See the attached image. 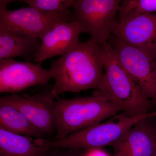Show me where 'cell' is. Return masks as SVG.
Listing matches in <instances>:
<instances>
[{
    "label": "cell",
    "mask_w": 156,
    "mask_h": 156,
    "mask_svg": "<svg viewBox=\"0 0 156 156\" xmlns=\"http://www.w3.org/2000/svg\"><path fill=\"white\" fill-rule=\"evenodd\" d=\"M82 156H109L101 149L83 150Z\"/></svg>",
    "instance_id": "obj_19"
},
{
    "label": "cell",
    "mask_w": 156,
    "mask_h": 156,
    "mask_svg": "<svg viewBox=\"0 0 156 156\" xmlns=\"http://www.w3.org/2000/svg\"><path fill=\"white\" fill-rule=\"evenodd\" d=\"M112 35L156 58V13H130L119 23Z\"/></svg>",
    "instance_id": "obj_10"
},
{
    "label": "cell",
    "mask_w": 156,
    "mask_h": 156,
    "mask_svg": "<svg viewBox=\"0 0 156 156\" xmlns=\"http://www.w3.org/2000/svg\"><path fill=\"white\" fill-rule=\"evenodd\" d=\"M126 73L145 96L156 103V58L112 35L108 41Z\"/></svg>",
    "instance_id": "obj_7"
},
{
    "label": "cell",
    "mask_w": 156,
    "mask_h": 156,
    "mask_svg": "<svg viewBox=\"0 0 156 156\" xmlns=\"http://www.w3.org/2000/svg\"><path fill=\"white\" fill-rule=\"evenodd\" d=\"M112 156H153L156 135L148 119L136 123L112 144Z\"/></svg>",
    "instance_id": "obj_12"
},
{
    "label": "cell",
    "mask_w": 156,
    "mask_h": 156,
    "mask_svg": "<svg viewBox=\"0 0 156 156\" xmlns=\"http://www.w3.org/2000/svg\"><path fill=\"white\" fill-rule=\"evenodd\" d=\"M54 103L56 115L55 140L99 124L122 111L96 90L90 96L59 99L55 100Z\"/></svg>",
    "instance_id": "obj_3"
},
{
    "label": "cell",
    "mask_w": 156,
    "mask_h": 156,
    "mask_svg": "<svg viewBox=\"0 0 156 156\" xmlns=\"http://www.w3.org/2000/svg\"><path fill=\"white\" fill-rule=\"evenodd\" d=\"M48 69L55 80L50 91L55 98L65 92L97 90L104 76L102 44L91 39L78 42L67 53L51 62Z\"/></svg>",
    "instance_id": "obj_1"
},
{
    "label": "cell",
    "mask_w": 156,
    "mask_h": 156,
    "mask_svg": "<svg viewBox=\"0 0 156 156\" xmlns=\"http://www.w3.org/2000/svg\"><path fill=\"white\" fill-rule=\"evenodd\" d=\"M0 128L33 138L44 137L45 135L16 108L2 102H0Z\"/></svg>",
    "instance_id": "obj_15"
},
{
    "label": "cell",
    "mask_w": 156,
    "mask_h": 156,
    "mask_svg": "<svg viewBox=\"0 0 156 156\" xmlns=\"http://www.w3.org/2000/svg\"><path fill=\"white\" fill-rule=\"evenodd\" d=\"M14 1H10V0H1L0 1V10L7 9V6L9 3L14 2Z\"/></svg>",
    "instance_id": "obj_20"
},
{
    "label": "cell",
    "mask_w": 156,
    "mask_h": 156,
    "mask_svg": "<svg viewBox=\"0 0 156 156\" xmlns=\"http://www.w3.org/2000/svg\"><path fill=\"white\" fill-rule=\"evenodd\" d=\"M54 98L51 92L47 95H31L13 94L0 98V102L16 108L45 134L56 133V115Z\"/></svg>",
    "instance_id": "obj_9"
},
{
    "label": "cell",
    "mask_w": 156,
    "mask_h": 156,
    "mask_svg": "<svg viewBox=\"0 0 156 156\" xmlns=\"http://www.w3.org/2000/svg\"><path fill=\"white\" fill-rule=\"evenodd\" d=\"M53 76L40 64L13 58L0 60V93L16 94L38 85L47 84Z\"/></svg>",
    "instance_id": "obj_8"
},
{
    "label": "cell",
    "mask_w": 156,
    "mask_h": 156,
    "mask_svg": "<svg viewBox=\"0 0 156 156\" xmlns=\"http://www.w3.org/2000/svg\"><path fill=\"white\" fill-rule=\"evenodd\" d=\"M81 33L82 29L76 21L56 23L41 39V44L34 62L41 64L49 58L63 56L80 41Z\"/></svg>",
    "instance_id": "obj_11"
},
{
    "label": "cell",
    "mask_w": 156,
    "mask_h": 156,
    "mask_svg": "<svg viewBox=\"0 0 156 156\" xmlns=\"http://www.w3.org/2000/svg\"><path fill=\"white\" fill-rule=\"evenodd\" d=\"M119 0H76L73 6L74 21L80 24L82 33L93 41L107 43L119 23Z\"/></svg>",
    "instance_id": "obj_5"
},
{
    "label": "cell",
    "mask_w": 156,
    "mask_h": 156,
    "mask_svg": "<svg viewBox=\"0 0 156 156\" xmlns=\"http://www.w3.org/2000/svg\"><path fill=\"white\" fill-rule=\"evenodd\" d=\"M76 0H25L28 7L48 13L64 12L72 8Z\"/></svg>",
    "instance_id": "obj_17"
},
{
    "label": "cell",
    "mask_w": 156,
    "mask_h": 156,
    "mask_svg": "<svg viewBox=\"0 0 156 156\" xmlns=\"http://www.w3.org/2000/svg\"><path fill=\"white\" fill-rule=\"evenodd\" d=\"M74 21L73 11L48 13L31 7L0 10V31L41 39L55 24Z\"/></svg>",
    "instance_id": "obj_6"
},
{
    "label": "cell",
    "mask_w": 156,
    "mask_h": 156,
    "mask_svg": "<svg viewBox=\"0 0 156 156\" xmlns=\"http://www.w3.org/2000/svg\"><path fill=\"white\" fill-rule=\"evenodd\" d=\"M83 150L51 147L45 156H82Z\"/></svg>",
    "instance_id": "obj_18"
},
{
    "label": "cell",
    "mask_w": 156,
    "mask_h": 156,
    "mask_svg": "<svg viewBox=\"0 0 156 156\" xmlns=\"http://www.w3.org/2000/svg\"><path fill=\"white\" fill-rule=\"evenodd\" d=\"M153 156H156V147L155 151L154 153Z\"/></svg>",
    "instance_id": "obj_22"
},
{
    "label": "cell",
    "mask_w": 156,
    "mask_h": 156,
    "mask_svg": "<svg viewBox=\"0 0 156 156\" xmlns=\"http://www.w3.org/2000/svg\"><path fill=\"white\" fill-rule=\"evenodd\" d=\"M104 76L99 94L131 117L149 113L151 100L126 73L108 42L102 44Z\"/></svg>",
    "instance_id": "obj_2"
},
{
    "label": "cell",
    "mask_w": 156,
    "mask_h": 156,
    "mask_svg": "<svg viewBox=\"0 0 156 156\" xmlns=\"http://www.w3.org/2000/svg\"><path fill=\"white\" fill-rule=\"evenodd\" d=\"M41 44L39 38L0 31V60L21 57L33 62Z\"/></svg>",
    "instance_id": "obj_14"
},
{
    "label": "cell",
    "mask_w": 156,
    "mask_h": 156,
    "mask_svg": "<svg viewBox=\"0 0 156 156\" xmlns=\"http://www.w3.org/2000/svg\"><path fill=\"white\" fill-rule=\"evenodd\" d=\"M151 118H152V119H154L155 120V121L154 124H151V123H150L152 127V128H153L154 131L156 135V115Z\"/></svg>",
    "instance_id": "obj_21"
},
{
    "label": "cell",
    "mask_w": 156,
    "mask_h": 156,
    "mask_svg": "<svg viewBox=\"0 0 156 156\" xmlns=\"http://www.w3.org/2000/svg\"><path fill=\"white\" fill-rule=\"evenodd\" d=\"M130 13H156V0H125L120 4L118 12L119 23Z\"/></svg>",
    "instance_id": "obj_16"
},
{
    "label": "cell",
    "mask_w": 156,
    "mask_h": 156,
    "mask_svg": "<svg viewBox=\"0 0 156 156\" xmlns=\"http://www.w3.org/2000/svg\"><path fill=\"white\" fill-rule=\"evenodd\" d=\"M150 117L151 113L137 117L117 114L108 121L76 131L63 139L51 140V146L83 150L112 146L136 123Z\"/></svg>",
    "instance_id": "obj_4"
},
{
    "label": "cell",
    "mask_w": 156,
    "mask_h": 156,
    "mask_svg": "<svg viewBox=\"0 0 156 156\" xmlns=\"http://www.w3.org/2000/svg\"><path fill=\"white\" fill-rule=\"evenodd\" d=\"M50 140L14 134L0 128V156H45Z\"/></svg>",
    "instance_id": "obj_13"
}]
</instances>
